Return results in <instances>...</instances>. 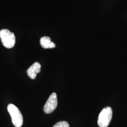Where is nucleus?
Instances as JSON below:
<instances>
[{
  "label": "nucleus",
  "instance_id": "obj_1",
  "mask_svg": "<svg viewBox=\"0 0 127 127\" xmlns=\"http://www.w3.org/2000/svg\"><path fill=\"white\" fill-rule=\"evenodd\" d=\"M7 109L11 116L14 125L16 127H21L23 123V116L18 108L14 104H9Z\"/></svg>",
  "mask_w": 127,
  "mask_h": 127
},
{
  "label": "nucleus",
  "instance_id": "obj_3",
  "mask_svg": "<svg viewBox=\"0 0 127 127\" xmlns=\"http://www.w3.org/2000/svg\"><path fill=\"white\" fill-rule=\"evenodd\" d=\"M113 111L110 106L104 107L101 111L98 117L97 124L100 127L108 126L112 118Z\"/></svg>",
  "mask_w": 127,
  "mask_h": 127
},
{
  "label": "nucleus",
  "instance_id": "obj_2",
  "mask_svg": "<svg viewBox=\"0 0 127 127\" xmlns=\"http://www.w3.org/2000/svg\"><path fill=\"white\" fill-rule=\"evenodd\" d=\"M0 38L2 45L6 48L11 49L15 45L16 42L15 34L8 29H3L0 30Z\"/></svg>",
  "mask_w": 127,
  "mask_h": 127
},
{
  "label": "nucleus",
  "instance_id": "obj_4",
  "mask_svg": "<svg viewBox=\"0 0 127 127\" xmlns=\"http://www.w3.org/2000/svg\"><path fill=\"white\" fill-rule=\"evenodd\" d=\"M58 105L57 95L56 93H52L47 101L43 107V111L45 114H50L56 109Z\"/></svg>",
  "mask_w": 127,
  "mask_h": 127
},
{
  "label": "nucleus",
  "instance_id": "obj_7",
  "mask_svg": "<svg viewBox=\"0 0 127 127\" xmlns=\"http://www.w3.org/2000/svg\"><path fill=\"white\" fill-rule=\"evenodd\" d=\"M53 127H69V124L66 121H61L56 123Z\"/></svg>",
  "mask_w": 127,
  "mask_h": 127
},
{
  "label": "nucleus",
  "instance_id": "obj_6",
  "mask_svg": "<svg viewBox=\"0 0 127 127\" xmlns=\"http://www.w3.org/2000/svg\"><path fill=\"white\" fill-rule=\"evenodd\" d=\"M40 44L43 48L45 49H52L56 47L55 44L51 41V39L49 37H41L40 39Z\"/></svg>",
  "mask_w": 127,
  "mask_h": 127
},
{
  "label": "nucleus",
  "instance_id": "obj_5",
  "mask_svg": "<svg viewBox=\"0 0 127 127\" xmlns=\"http://www.w3.org/2000/svg\"><path fill=\"white\" fill-rule=\"evenodd\" d=\"M41 65L38 62H35L27 69V74L28 76L32 79H35L37 73L41 71Z\"/></svg>",
  "mask_w": 127,
  "mask_h": 127
}]
</instances>
